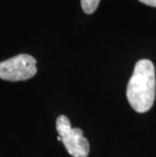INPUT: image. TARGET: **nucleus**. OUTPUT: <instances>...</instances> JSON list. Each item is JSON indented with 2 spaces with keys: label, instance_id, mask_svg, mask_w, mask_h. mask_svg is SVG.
Masks as SVG:
<instances>
[{
  "label": "nucleus",
  "instance_id": "obj_1",
  "mask_svg": "<svg viewBox=\"0 0 156 157\" xmlns=\"http://www.w3.org/2000/svg\"><path fill=\"white\" fill-rule=\"evenodd\" d=\"M126 94L137 113H146L152 108L156 95V76L154 64L150 60L142 59L136 63Z\"/></svg>",
  "mask_w": 156,
  "mask_h": 157
},
{
  "label": "nucleus",
  "instance_id": "obj_2",
  "mask_svg": "<svg viewBox=\"0 0 156 157\" xmlns=\"http://www.w3.org/2000/svg\"><path fill=\"white\" fill-rule=\"evenodd\" d=\"M56 130L61 137L66 150L73 157H87L89 154L88 140L80 128H72L69 119L64 115L59 116L56 121Z\"/></svg>",
  "mask_w": 156,
  "mask_h": 157
},
{
  "label": "nucleus",
  "instance_id": "obj_3",
  "mask_svg": "<svg viewBox=\"0 0 156 157\" xmlns=\"http://www.w3.org/2000/svg\"><path fill=\"white\" fill-rule=\"evenodd\" d=\"M36 74V60L31 55L19 54L0 62V79L25 81Z\"/></svg>",
  "mask_w": 156,
  "mask_h": 157
},
{
  "label": "nucleus",
  "instance_id": "obj_4",
  "mask_svg": "<svg viewBox=\"0 0 156 157\" xmlns=\"http://www.w3.org/2000/svg\"><path fill=\"white\" fill-rule=\"evenodd\" d=\"M101 0H81V7L86 14L93 13L98 7Z\"/></svg>",
  "mask_w": 156,
  "mask_h": 157
},
{
  "label": "nucleus",
  "instance_id": "obj_5",
  "mask_svg": "<svg viewBox=\"0 0 156 157\" xmlns=\"http://www.w3.org/2000/svg\"><path fill=\"white\" fill-rule=\"evenodd\" d=\"M143 4H146L148 6H152V7H156V0H139Z\"/></svg>",
  "mask_w": 156,
  "mask_h": 157
}]
</instances>
